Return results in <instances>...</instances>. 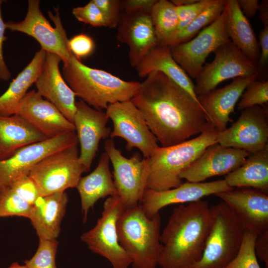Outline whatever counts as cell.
Masks as SVG:
<instances>
[{"mask_svg":"<svg viewBox=\"0 0 268 268\" xmlns=\"http://www.w3.org/2000/svg\"><path fill=\"white\" fill-rule=\"evenodd\" d=\"M135 69L141 77H146L152 71L162 72L199 103L194 91L195 84L173 58L170 46L157 45L148 53Z\"/></svg>","mask_w":268,"mask_h":268,"instance_id":"484cf974","label":"cell"},{"mask_svg":"<svg viewBox=\"0 0 268 268\" xmlns=\"http://www.w3.org/2000/svg\"><path fill=\"white\" fill-rule=\"evenodd\" d=\"M32 207L9 187L0 192V217L17 216L29 218Z\"/></svg>","mask_w":268,"mask_h":268,"instance_id":"d6a6232c","label":"cell"},{"mask_svg":"<svg viewBox=\"0 0 268 268\" xmlns=\"http://www.w3.org/2000/svg\"><path fill=\"white\" fill-rule=\"evenodd\" d=\"M117 27V39L128 46L129 62L133 67H135L158 45L149 14L125 13Z\"/></svg>","mask_w":268,"mask_h":268,"instance_id":"7402d4cb","label":"cell"},{"mask_svg":"<svg viewBox=\"0 0 268 268\" xmlns=\"http://www.w3.org/2000/svg\"><path fill=\"white\" fill-rule=\"evenodd\" d=\"M131 100L161 147L179 144L214 127L200 104L160 71L149 73Z\"/></svg>","mask_w":268,"mask_h":268,"instance_id":"6da1fadb","label":"cell"},{"mask_svg":"<svg viewBox=\"0 0 268 268\" xmlns=\"http://www.w3.org/2000/svg\"><path fill=\"white\" fill-rule=\"evenodd\" d=\"M63 77L81 100L99 111L109 104L131 100L140 83L125 81L106 71L83 64L73 54L64 64Z\"/></svg>","mask_w":268,"mask_h":268,"instance_id":"3957f363","label":"cell"},{"mask_svg":"<svg viewBox=\"0 0 268 268\" xmlns=\"http://www.w3.org/2000/svg\"><path fill=\"white\" fill-rule=\"evenodd\" d=\"M67 202L68 196L65 192L41 197L37 200L29 219L39 239H57Z\"/></svg>","mask_w":268,"mask_h":268,"instance_id":"cb8c5ba5","label":"cell"},{"mask_svg":"<svg viewBox=\"0 0 268 268\" xmlns=\"http://www.w3.org/2000/svg\"><path fill=\"white\" fill-rule=\"evenodd\" d=\"M59 242L57 239H39L38 248L34 256L24 262L28 268H58L56 257Z\"/></svg>","mask_w":268,"mask_h":268,"instance_id":"e575fe53","label":"cell"},{"mask_svg":"<svg viewBox=\"0 0 268 268\" xmlns=\"http://www.w3.org/2000/svg\"><path fill=\"white\" fill-rule=\"evenodd\" d=\"M46 139L45 136L18 115H0V160L20 148Z\"/></svg>","mask_w":268,"mask_h":268,"instance_id":"4316f807","label":"cell"},{"mask_svg":"<svg viewBox=\"0 0 268 268\" xmlns=\"http://www.w3.org/2000/svg\"><path fill=\"white\" fill-rule=\"evenodd\" d=\"M8 187L32 205L42 197L37 185L28 175L20 177Z\"/></svg>","mask_w":268,"mask_h":268,"instance_id":"f35d334b","label":"cell"},{"mask_svg":"<svg viewBox=\"0 0 268 268\" xmlns=\"http://www.w3.org/2000/svg\"><path fill=\"white\" fill-rule=\"evenodd\" d=\"M226 15L225 9L195 38L171 47L173 58L191 78H196L210 53L231 42L225 30Z\"/></svg>","mask_w":268,"mask_h":268,"instance_id":"5bb4252c","label":"cell"},{"mask_svg":"<svg viewBox=\"0 0 268 268\" xmlns=\"http://www.w3.org/2000/svg\"><path fill=\"white\" fill-rule=\"evenodd\" d=\"M61 61L58 55L46 52L41 71L35 85L37 92L73 123L76 110V95L61 74L59 68Z\"/></svg>","mask_w":268,"mask_h":268,"instance_id":"ffe728a7","label":"cell"},{"mask_svg":"<svg viewBox=\"0 0 268 268\" xmlns=\"http://www.w3.org/2000/svg\"><path fill=\"white\" fill-rule=\"evenodd\" d=\"M125 209L118 196L108 197L95 226L80 236L90 250L108 260L113 268H129L132 264L120 245L117 231L118 219Z\"/></svg>","mask_w":268,"mask_h":268,"instance_id":"ba28073f","label":"cell"},{"mask_svg":"<svg viewBox=\"0 0 268 268\" xmlns=\"http://www.w3.org/2000/svg\"><path fill=\"white\" fill-rule=\"evenodd\" d=\"M217 143L253 153L268 148V109L254 106L242 110L237 120L218 132Z\"/></svg>","mask_w":268,"mask_h":268,"instance_id":"4fadbf2b","label":"cell"},{"mask_svg":"<svg viewBox=\"0 0 268 268\" xmlns=\"http://www.w3.org/2000/svg\"><path fill=\"white\" fill-rule=\"evenodd\" d=\"M2 0H0V79L8 81L11 77V73L7 67L3 58V44L6 40L4 32L6 29L5 22H4L1 12Z\"/></svg>","mask_w":268,"mask_h":268,"instance_id":"ee69618b","label":"cell"},{"mask_svg":"<svg viewBox=\"0 0 268 268\" xmlns=\"http://www.w3.org/2000/svg\"><path fill=\"white\" fill-rule=\"evenodd\" d=\"M56 14L49 11V16L55 23L53 27L40 8V1L29 0L25 18L19 22H5L6 29L25 33L35 39L41 49L46 52L58 55L63 64L68 61L72 55L68 47V39L63 27L58 8Z\"/></svg>","mask_w":268,"mask_h":268,"instance_id":"30bf717a","label":"cell"},{"mask_svg":"<svg viewBox=\"0 0 268 268\" xmlns=\"http://www.w3.org/2000/svg\"><path fill=\"white\" fill-rule=\"evenodd\" d=\"M211 224L206 201L174 208L160 234L162 248L158 265L161 268H188L200 260Z\"/></svg>","mask_w":268,"mask_h":268,"instance_id":"7a4b0ae2","label":"cell"},{"mask_svg":"<svg viewBox=\"0 0 268 268\" xmlns=\"http://www.w3.org/2000/svg\"><path fill=\"white\" fill-rule=\"evenodd\" d=\"M259 17L264 27H268V0H263L259 4Z\"/></svg>","mask_w":268,"mask_h":268,"instance_id":"7dc6e473","label":"cell"},{"mask_svg":"<svg viewBox=\"0 0 268 268\" xmlns=\"http://www.w3.org/2000/svg\"><path fill=\"white\" fill-rule=\"evenodd\" d=\"M72 13L80 22L94 27H108L106 18L93 0L84 6L73 8Z\"/></svg>","mask_w":268,"mask_h":268,"instance_id":"8d00e7d4","label":"cell"},{"mask_svg":"<svg viewBox=\"0 0 268 268\" xmlns=\"http://www.w3.org/2000/svg\"><path fill=\"white\" fill-rule=\"evenodd\" d=\"M46 54V52L42 49L37 52L30 62L12 80L6 90L0 96V115H15L27 91L35 83L39 75Z\"/></svg>","mask_w":268,"mask_h":268,"instance_id":"f1b7e54d","label":"cell"},{"mask_svg":"<svg viewBox=\"0 0 268 268\" xmlns=\"http://www.w3.org/2000/svg\"><path fill=\"white\" fill-rule=\"evenodd\" d=\"M104 148L113 166V177L117 196L125 208L138 205L146 188V159L142 158L137 152L130 158L125 157L111 138L105 141Z\"/></svg>","mask_w":268,"mask_h":268,"instance_id":"8fae6325","label":"cell"},{"mask_svg":"<svg viewBox=\"0 0 268 268\" xmlns=\"http://www.w3.org/2000/svg\"><path fill=\"white\" fill-rule=\"evenodd\" d=\"M232 188H253L268 194V148L250 153L244 163L224 179Z\"/></svg>","mask_w":268,"mask_h":268,"instance_id":"f546056e","label":"cell"},{"mask_svg":"<svg viewBox=\"0 0 268 268\" xmlns=\"http://www.w3.org/2000/svg\"><path fill=\"white\" fill-rule=\"evenodd\" d=\"M78 144L75 131L25 146L10 157L0 160V192L20 177L28 175L45 157L68 146Z\"/></svg>","mask_w":268,"mask_h":268,"instance_id":"9a60e30c","label":"cell"},{"mask_svg":"<svg viewBox=\"0 0 268 268\" xmlns=\"http://www.w3.org/2000/svg\"><path fill=\"white\" fill-rule=\"evenodd\" d=\"M225 32L231 41L258 64L260 49L254 31L240 9L237 0H226Z\"/></svg>","mask_w":268,"mask_h":268,"instance_id":"83f0119b","label":"cell"},{"mask_svg":"<svg viewBox=\"0 0 268 268\" xmlns=\"http://www.w3.org/2000/svg\"><path fill=\"white\" fill-rule=\"evenodd\" d=\"M213 53V61L203 66L195 78L194 91L197 96L209 93L225 80L259 75L257 65L231 41Z\"/></svg>","mask_w":268,"mask_h":268,"instance_id":"9c48e42d","label":"cell"},{"mask_svg":"<svg viewBox=\"0 0 268 268\" xmlns=\"http://www.w3.org/2000/svg\"><path fill=\"white\" fill-rule=\"evenodd\" d=\"M242 221L245 229L259 235L268 230V194L250 188L217 193Z\"/></svg>","mask_w":268,"mask_h":268,"instance_id":"44dd1931","label":"cell"},{"mask_svg":"<svg viewBox=\"0 0 268 268\" xmlns=\"http://www.w3.org/2000/svg\"><path fill=\"white\" fill-rule=\"evenodd\" d=\"M109 161L107 153H103L95 169L87 176L81 177L76 188L80 198L84 223L87 221L89 210L99 200L118 195Z\"/></svg>","mask_w":268,"mask_h":268,"instance_id":"d4e9b609","label":"cell"},{"mask_svg":"<svg viewBox=\"0 0 268 268\" xmlns=\"http://www.w3.org/2000/svg\"><path fill=\"white\" fill-rule=\"evenodd\" d=\"M241 96L238 109L243 110L254 106L268 104V81L254 80L249 83Z\"/></svg>","mask_w":268,"mask_h":268,"instance_id":"d590c367","label":"cell"},{"mask_svg":"<svg viewBox=\"0 0 268 268\" xmlns=\"http://www.w3.org/2000/svg\"><path fill=\"white\" fill-rule=\"evenodd\" d=\"M250 154L216 143L207 147L179 177L188 182L200 183L213 176L227 175L243 164Z\"/></svg>","mask_w":268,"mask_h":268,"instance_id":"ac0fdd59","label":"cell"},{"mask_svg":"<svg viewBox=\"0 0 268 268\" xmlns=\"http://www.w3.org/2000/svg\"><path fill=\"white\" fill-rule=\"evenodd\" d=\"M226 0H215L214 2L202 12L185 28L176 33L167 46L174 47L187 42L196 36L202 28L215 21L225 9Z\"/></svg>","mask_w":268,"mask_h":268,"instance_id":"1f68e13d","label":"cell"},{"mask_svg":"<svg viewBox=\"0 0 268 268\" xmlns=\"http://www.w3.org/2000/svg\"><path fill=\"white\" fill-rule=\"evenodd\" d=\"M106 18L108 27H118L121 19V0H93Z\"/></svg>","mask_w":268,"mask_h":268,"instance_id":"60d3db41","label":"cell"},{"mask_svg":"<svg viewBox=\"0 0 268 268\" xmlns=\"http://www.w3.org/2000/svg\"><path fill=\"white\" fill-rule=\"evenodd\" d=\"M68 47L71 53L78 60L89 56L94 51L95 43L85 34H79L68 40Z\"/></svg>","mask_w":268,"mask_h":268,"instance_id":"ab89813d","label":"cell"},{"mask_svg":"<svg viewBox=\"0 0 268 268\" xmlns=\"http://www.w3.org/2000/svg\"><path fill=\"white\" fill-rule=\"evenodd\" d=\"M198 0H171L176 6L189 5L197 2Z\"/></svg>","mask_w":268,"mask_h":268,"instance_id":"c3c4849f","label":"cell"},{"mask_svg":"<svg viewBox=\"0 0 268 268\" xmlns=\"http://www.w3.org/2000/svg\"><path fill=\"white\" fill-rule=\"evenodd\" d=\"M234 189L229 186L224 179L200 183L187 181L176 188L166 190L145 189L139 205L146 215L151 217L169 205L198 201L204 197Z\"/></svg>","mask_w":268,"mask_h":268,"instance_id":"2e32d148","label":"cell"},{"mask_svg":"<svg viewBox=\"0 0 268 268\" xmlns=\"http://www.w3.org/2000/svg\"><path fill=\"white\" fill-rule=\"evenodd\" d=\"M77 145L68 146L45 157L30 171L28 175L42 197L76 188L82 174L85 172Z\"/></svg>","mask_w":268,"mask_h":268,"instance_id":"52a82bcc","label":"cell"},{"mask_svg":"<svg viewBox=\"0 0 268 268\" xmlns=\"http://www.w3.org/2000/svg\"><path fill=\"white\" fill-rule=\"evenodd\" d=\"M161 217H148L140 205L125 209L117 222L121 246L132 261V268H156L161 253Z\"/></svg>","mask_w":268,"mask_h":268,"instance_id":"5b68a950","label":"cell"},{"mask_svg":"<svg viewBox=\"0 0 268 268\" xmlns=\"http://www.w3.org/2000/svg\"><path fill=\"white\" fill-rule=\"evenodd\" d=\"M158 45L167 46L175 34L179 19L176 6L167 0H157L150 13Z\"/></svg>","mask_w":268,"mask_h":268,"instance_id":"4dcf8cb0","label":"cell"},{"mask_svg":"<svg viewBox=\"0 0 268 268\" xmlns=\"http://www.w3.org/2000/svg\"><path fill=\"white\" fill-rule=\"evenodd\" d=\"M258 74L248 77H239L233 79L225 86L214 89L209 93L197 96L199 103L209 121L218 132L227 128L232 120L230 118L234 113L235 106L249 83L257 80Z\"/></svg>","mask_w":268,"mask_h":268,"instance_id":"603a6c76","label":"cell"},{"mask_svg":"<svg viewBox=\"0 0 268 268\" xmlns=\"http://www.w3.org/2000/svg\"><path fill=\"white\" fill-rule=\"evenodd\" d=\"M76 107L73 123L80 144L79 159L86 172L90 169L100 140L110 136L112 131L107 127L109 118L106 112L81 100L76 101Z\"/></svg>","mask_w":268,"mask_h":268,"instance_id":"e0dca14e","label":"cell"},{"mask_svg":"<svg viewBox=\"0 0 268 268\" xmlns=\"http://www.w3.org/2000/svg\"><path fill=\"white\" fill-rule=\"evenodd\" d=\"M218 131L212 127L196 137L179 144L159 146L145 158L147 162L146 189L163 191L182 183L180 173L211 144L217 143Z\"/></svg>","mask_w":268,"mask_h":268,"instance_id":"277c9868","label":"cell"},{"mask_svg":"<svg viewBox=\"0 0 268 268\" xmlns=\"http://www.w3.org/2000/svg\"><path fill=\"white\" fill-rule=\"evenodd\" d=\"M15 115L24 119L47 138L75 131L74 124L35 90L27 92Z\"/></svg>","mask_w":268,"mask_h":268,"instance_id":"d6986e66","label":"cell"},{"mask_svg":"<svg viewBox=\"0 0 268 268\" xmlns=\"http://www.w3.org/2000/svg\"><path fill=\"white\" fill-rule=\"evenodd\" d=\"M257 257L263 261L266 268H268V230L259 234L255 243Z\"/></svg>","mask_w":268,"mask_h":268,"instance_id":"f6af8a7d","label":"cell"},{"mask_svg":"<svg viewBox=\"0 0 268 268\" xmlns=\"http://www.w3.org/2000/svg\"><path fill=\"white\" fill-rule=\"evenodd\" d=\"M106 113L113 124L110 136L127 141L126 148L136 147L144 158L149 157L158 147V140L150 131L144 118L131 100L109 104Z\"/></svg>","mask_w":268,"mask_h":268,"instance_id":"7c38bea8","label":"cell"},{"mask_svg":"<svg viewBox=\"0 0 268 268\" xmlns=\"http://www.w3.org/2000/svg\"><path fill=\"white\" fill-rule=\"evenodd\" d=\"M214 0H198L197 2L189 5L176 6L179 19L176 33L185 28L196 17L209 7Z\"/></svg>","mask_w":268,"mask_h":268,"instance_id":"74e56055","label":"cell"},{"mask_svg":"<svg viewBox=\"0 0 268 268\" xmlns=\"http://www.w3.org/2000/svg\"><path fill=\"white\" fill-rule=\"evenodd\" d=\"M6 268H28L26 266L20 265L18 262L13 263L10 266Z\"/></svg>","mask_w":268,"mask_h":268,"instance_id":"681fc988","label":"cell"},{"mask_svg":"<svg viewBox=\"0 0 268 268\" xmlns=\"http://www.w3.org/2000/svg\"><path fill=\"white\" fill-rule=\"evenodd\" d=\"M157 0H121V9L125 13L141 12L149 14Z\"/></svg>","mask_w":268,"mask_h":268,"instance_id":"7bdbcfd3","label":"cell"},{"mask_svg":"<svg viewBox=\"0 0 268 268\" xmlns=\"http://www.w3.org/2000/svg\"><path fill=\"white\" fill-rule=\"evenodd\" d=\"M258 236L253 231L245 229L237 254L225 268H260L255 250Z\"/></svg>","mask_w":268,"mask_h":268,"instance_id":"836d02e7","label":"cell"},{"mask_svg":"<svg viewBox=\"0 0 268 268\" xmlns=\"http://www.w3.org/2000/svg\"><path fill=\"white\" fill-rule=\"evenodd\" d=\"M240 10L247 18L254 16L259 9L258 0H237Z\"/></svg>","mask_w":268,"mask_h":268,"instance_id":"bcb514c9","label":"cell"},{"mask_svg":"<svg viewBox=\"0 0 268 268\" xmlns=\"http://www.w3.org/2000/svg\"><path fill=\"white\" fill-rule=\"evenodd\" d=\"M212 224L200 260L188 268H225L240 248L245 228L225 202L210 207Z\"/></svg>","mask_w":268,"mask_h":268,"instance_id":"8992f818","label":"cell"},{"mask_svg":"<svg viewBox=\"0 0 268 268\" xmlns=\"http://www.w3.org/2000/svg\"><path fill=\"white\" fill-rule=\"evenodd\" d=\"M259 37L260 54L257 64L259 70L258 78H264V80H267L268 67V27H264L260 31Z\"/></svg>","mask_w":268,"mask_h":268,"instance_id":"b9f144b4","label":"cell"}]
</instances>
